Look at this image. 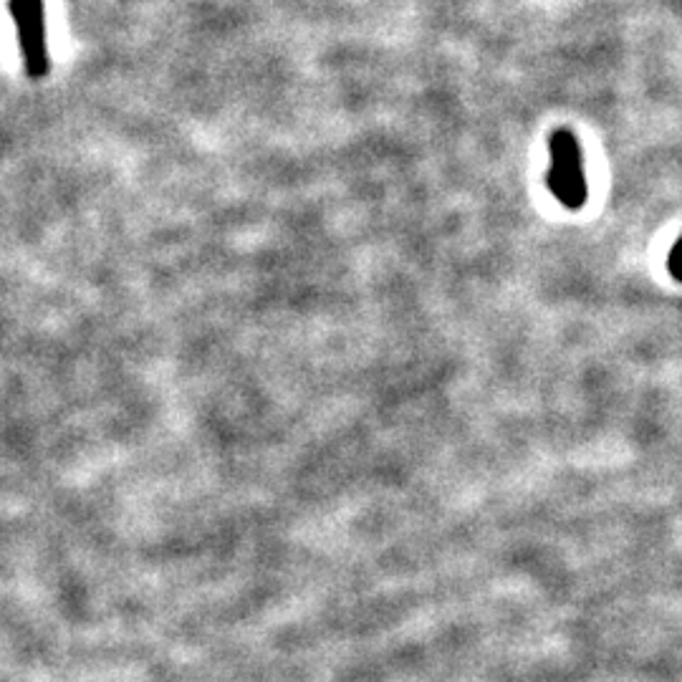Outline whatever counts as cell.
I'll use <instances>...</instances> for the list:
<instances>
[{"label":"cell","mask_w":682,"mask_h":682,"mask_svg":"<svg viewBox=\"0 0 682 682\" xmlns=\"http://www.w3.org/2000/svg\"><path fill=\"white\" fill-rule=\"evenodd\" d=\"M13 23L18 31L23 66L33 81L48 74V38H46V8L43 0H8Z\"/></svg>","instance_id":"cell-1"}]
</instances>
